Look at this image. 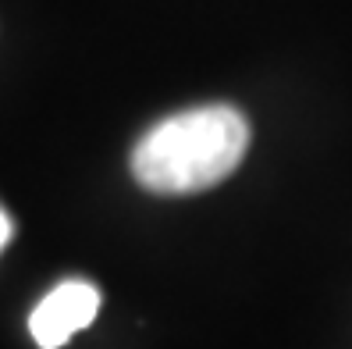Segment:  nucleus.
<instances>
[{
	"instance_id": "2",
	"label": "nucleus",
	"mask_w": 352,
	"mask_h": 349,
	"mask_svg": "<svg viewBox=\"0 0 352 349\" xmlns=\"http://www.w3.org/2000/svg\"><path fill=\"white\" fill-rule=\"evenodd\" d=\"M96 310H100V293L93 282H86V278L57 282L29 314V332H32L36 346L60 349L75 332L93 324Z\"/></svg>"
},
{
	"instance_id": "3",
	"label": "nucleus",
	"mask_w": 352,
	"mask_h": 349,
	"mask_svg": "<svg viewBox=\"0 0 352 349\" xmlns=\"http://www.w3.org/2000/svg\"><path fill=\"white\" fill-rule=\"evenodd\" d=\"M8 239H11V218H8L4 211H0V250L8 246Z\"/></svg>"
},
{
	"instance_id": "1",
	"label": "nucleus",
	"mask_w": 352,
	"mask_h": 349,
	"mask_svg": "<svg viewBox=\"0 0 352 349\" xmlns=\"http://www.w3.org/2000/svg\"><path fill=\"white\" fill-rule=\"evenodd\" d=\"M250 147V125L228 104L168 114L132 150V175L146 193L192 196L232 175Z\"/></svg>"
}]
</instances>
